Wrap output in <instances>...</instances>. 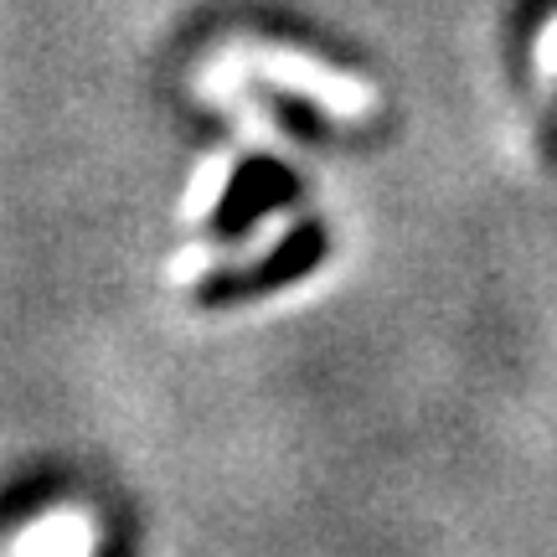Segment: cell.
Returning a JSON list of instances; mask_svg holds the SVG:
<instances>
[{
    "mask_svg": "<svg viewBox=\"0 0 557 557\" xmlns=\"http://www.w3.org/2000/svg\"><path fill=\"white\" fill-rule=\"evenodd\" d=\"M227 171H233V160H207L197 171V191L186 197V218H207L212 212V201L222 197V181H227Z\"/></svg>",
    "mask_w": 557,
    "mask_h": 557,
    "instance_id": "cell-3",
    "label": "cell"
},
{
    "mask_svg": "<svg viewBox=\"0 0 557 557\" xmlns=\"http://www.w3.org/2000/svg\"><path fill=\"white\" fill-rule=\"evenodd\" d=\"M94 553V527L83 511H47L37 527L16 537V557H88Z\"/></svg>",
    "mask_w": 557,
    "mask_h": 557,
    "instance_id": "cell-2",
    "label": "cell"
},
{
    "mask_svg": "<svg viewBox=\"0 0 557 557\" xmlns=\"http://www.w3.org/2000/svg\"><path fill=\"white\" fill-rule=\"evenodd\" d=\"M537 67L547 78H557V16L547 21V32H542V41H537Z\"/></svg>",
    "mask_w": 557,
    "mask_h": 557,
    "instance_id": "cell-4",
    "label": "cell"
},
{
    "mask_svg": "<svg viewBox=\"0 0 557 557\" xmlns=\"http://www.w3.org/2000/svg\"><path fill=\"white\" fill-rule=\"evenodd\" d=\"M243 67L248 73H259L269 83H284V88H295V94H310L320 109H331L341 120H357L372 109V94H367V83L357 78H341L331 67H320L315 58H299V52H284V47H243Z\"/></svg>",
    "mask_w": 557,
    "mask_h": 557,
    "instance_id": "cell-1",
    "label": "cell"
}]
</instances>
